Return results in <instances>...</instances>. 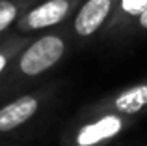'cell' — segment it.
Wrapping results in <instances>:
<instances>
[{
	"mask_svg": "<svg viewBox=\"0 0 147 146\" xmlns=\"http://www.w3.org/2000/svg\"><path fill=\"white\" fill-rule=\"evenodd\" d=\"M65 55V40L58 34H47L30 45H26L17 55L19 73L24 77H37L54 68Z\"/></svg>",
	"mask_w": 147,
	"mask_h": 146,
	"instance_id": "1",
	"label": "cell"
},
{
	"mask_svg": "<svg viewBox=\"0 0 147 146\" xmlns=\"http://www.w3.org/2000/svg\"><path fill=\"white\" fill-rule=\"evenodd\" d=\"M130 126L129 116L114 113H100L95 120L86 122L73 135L71 146H102L108 141L119 137Z\"/></svg>",
	"mask_w": 147,
	"mask_h": 146,
	"instance_id": "2",
	"label": "cell"
},
{
	"mask_svg": "<svg viewBox=\"0 0 147 146\" xmlns=\"http://www.w3.org/2000/svg\"><path fill=\"white\" fill-rule=\"evenodd\" d=\"M76 4L78 0H45L22 13V17L17 21V28L21 32H36L56 26L75 10Z\"/></svg>",
	"mask_w": 147,
	"mask_h": 146,
	"instance_id": "3",
	"label": "cell"
},
{
	"mask_svg": "<svg viewBox=\"0 0 147 146\" xmlns=\"http://www.w3.org/2000/svg\"><path fill=\"white\" fill-rule=\"evenodd\" d=\"M95 111L100 113H114L121 116H138L147 111V81L127 86L125 90L102 99L95 105Z\"/></svg>",
	"mask_w": 147,
	"mask_h": 146,
	"instance_id": "4",
	"label": "cell"
},
{
	"mask_svg": "<svg viewBox=\"0 0 147 146\" xmlns=\"http://www.w3.org/2000/svg\"><path fill=\"white\" fill-rule=\"evenodd\" d=\"M115 0H86L75 15L73 28L80 38H90L106 26Z\"/></svg>",
	"mask_w": 147,
	"mask_h": 146,
	"instance_id": "5",
	"label": "cell"
},
{
	"mask_svg": "<svg viewBox=\"0 0 147 146\" xmlns=\"http://www.w3.org/2000/svg\"><path fill=\"white\" fill-rule=\"evenodd\" d=\"M39 98L32 94H26L4 105L0 109V133L13 131V129L21 128L22 124H26L28 120H32L39 111Z\"/></svg>",
	"mask_w": 147,
	"mask_h": 146,
	"instance_id": "6",
	"label": "cell"
},
{
	"mask_svg": "<svg viewBox=\"0 0 147 146\" xmlns=\"http://www.w3.org/2000/svg\"><path fill=\"white\" fill-rule=\"evenodd\" d=\"M145 10H147V0H115L114 11H112V15H110V19H108L104 28L110 34L125 30Z\"/></svg>",
	"mask_w": 147,
	"mask_h": 146,
	"instance_id": "7",
	"label": "cell"
},
{
	"mask_svg": "<svg viewBox=\"0 0 147 146\" xmlns=\"http://www.w3.org/2000/svg\"><path fill=\"white\" fill-rule=\"evenodd\" d=\"M26 43H28V41L22 40V38H11V40L0 43V77L7 70V66L17 58L19 53L26 47Z\"/></svg>",
	"mask_w": 147,
	"mask_h": 146,
	"instance_id": "8",
	"label": "cell"
},
{
	"mask_svg": "<svg viewBox=\"0 0 147 146\" xmlns=\"http://www.w3.org/2000/svg\"><path fill=\"white\" fill-rule=\"evenodd\" d=\"M21 13V6L15 0H0V32L9 28L11 23L17 21Z\"/></svg>",
	"mask_w": 147,
	"mask_h": 146,
	"instance_id": "9",
	"label": "cell"
},
{
	"mask_svg": "<svg viewBox=\"0 0 147 146\" xmlns=\"http://www.w3.org/2000/svg\"><path fill=\"white\" fill-rule=\"evenodd\" d=\"M136 23H138V28H140L142 32H147V10L144 11V13H140V15H138Z\"/></svg>",
	"mask_w": 147,
	"mask_h": 146,
	"instance_id": "10",
	"label": "cell"
}]
</instances>
